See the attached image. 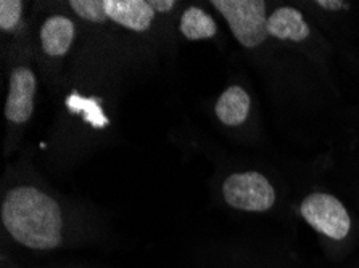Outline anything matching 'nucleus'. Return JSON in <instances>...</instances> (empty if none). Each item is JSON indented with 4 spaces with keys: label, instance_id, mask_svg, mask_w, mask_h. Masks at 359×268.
<instances>
[{
    "label": "nucleus",
    "instance_id": "f257e3e1",
    "mask_svg": "<svg viewBox=\"0 0 359 268\" xmlns=\"http://www.w3.org/2000/svg\"><path fill=\"white\" fill-rule=\"evenodd\" d=\"M0 218L7 237L20 248L34 253L60 251L72 239L62 206L31 185L10 188L5 193Z\"/></svg>",
    "mask_w": 359,
    "mask_h": 268
},
{
    "label": "nucleus",
    "instance_id": "f03ea898",
    "mask_svg": "<svg viewBox=\"0 0 359 268\" xmlns=\"http://www.w3.org/2000/svg\"><path fill=\"white\" fill-rule=\"evenodd\" d=\"M211 5L222 15L242 47L257 48L268 39L269 16L263 0H213Z\"/></svg>",
    "mask_w": 359,
    "mask_h": 268
},
{
    "label": "nucleus",
    "instance_id": "7ed1b4c3",
    "mask_svg": "<svg viewBox=\"0 0 359 268\" xmlns=\"http://www.w3.org/2000/svg\"><path fill=\"white\" fill-rule=\"evenodd\" d=\"M300 214L314 232L330 241L341 243L351 233V217L339 198L329 193H311L302 201Z\"/></svg>",
    "mask_w": 359,
    "mask_h": 268
},
{
    "label": "nucleus",
    "instance_id": "20e7f679",
    "mask_svg": "<svg viewBox=\"0 0 359 268\" xmlns=\"http://www.w3.org/2000/svg\"><path fill=\"white\" fill-rule=\"evenodd\" d=\"M222 196L231 207L243 212H268L276 204V190L263 174L250 171L229 175Z\"/></svg>",
    "mask_w": 359,
    "mask_h": 268
},
{
    "label": "nucleus",
    "instance_id": "39448f33",
    "mask_svg": "<svg viewBox=\"0 0 359 268\" xmlns=\"http://www.w3.org/2000/svg\"><path fill=\"white\" fill-rule=\"evenodd\" d=\"M37 79L28 66H18L8 79V94L5 101V118L8 122L26 124L34 113Z\"/></svg>",
    "mask_w": 359,
    "mask_h": 268
},
{
    "label": "nucleus",
    "instance_id": "423d86ee",
    "mask_svg": "<svg viewBox=\"0 0 359 268\" xmlns=\"http://www.w3.org/2000/svg\"><path fill=\"white\" fill-rule=\"evenodd\" d=\"M108 21H113L126 29L145 32L151 27L155 10L145 0H103Z\"/></svg>",
    "mask_w": 359,
    "mask_h": 268
},
{
    "label": "nucleus",
    "instance_id": "0eeeda50",
    "mask_svg": "<svg viewBox=\"0 0 359 268\" xmlns=\"http://www.w3.org/2000/svg\"><path fill=\"white\" fill-rule=\"evenodd\" d=\"M76 37V26L68 16L52 15L41 27V47L48 57H65Z\"/></svg>",
    "mask_w": 359,
    "mask_h": 268
},
{
    "label": "nucleus",
    "instance_id": "6e6552de",
    "mask_svg": "<svg viewBox=\"0 0 359 268\" xmlns=\"http://www.w3.org/2000/svg\"><path fill=\"white\" fill-rule=\"evenodd\" d=\"M268 34L279 41L303 42L311 34V29L300 10L293 7H279L269 15Z\"/></svg>",
    "mask_w": 359,
    "mask_h": 268
},
{
    "label": "nucleus",
    "instance_id": "1a4fd4ad",
    "mask_svg": "<svg viewBox=\"0 0 359 268\" xmlns=\"http://www.w3.org/2000/svg\"><path fill=\"white\" fill-rule=\"evenodd\" d=\"M250 109H252V98L241 85H232L222 92L215 106L217 119L229 127H237L247 121Z\"/></svg>",
    "mask_w": 359,
    "mask_h": 268
},
{
    "label": "nucleus",
    "instance_id": "9d476101",
    "mask_svg": "<svg viewBox=\"0 0 359 268\" xmlns=\"http://www.w3.org/2000/svg\"><path fill=\"white\" fill-rule=\"evenodd\" d=\"M179 31L187 41H205L217 34V24L203 8L189 7L181 16Z\"/></svg>",
    "mask_w": 359,
    "mask_h": 268
},
{
    "label": "nucleus",
    "instance_id": "9b49d317",
    "mask_svg": "<svg viewBox=\"0 0 359 268\" xmlns=\"http://www.w3.org/2000/svg\"><path fill=\"white\" fill-rule=\"evenodd\" d=\"M69 7L81 20L89 21V23H107L108 21L103 0H72Z\"/></svg>",
    "mask_w": 359,
    "mask_h": 268
},
{
    "label": "nucleus",
    "instance_id": "f8f14e48",
    "mask_svg": "<svg viewBox=\"0 0 359 268\" xmlns=\"http://www.w3.org/2000/svg\"><path fill=\"white\" fill-rule=\"evenodd\" d=\"M23 16V2L20 0H2L0 2V29L12 32L21 23Z\"/></svg>",
    "mask_w": 359,
    "mask_h": 268
},
{
    "label": "nucleus",
    "instance_id": "ddd939ff",
    "mask_svg": "<svg viewBox=\"0 0 359 268\" xmlns=\"http://www.w3.org/2000/svg\"><path fill=\"white\" fill-rule=\"evenodd\" d=\"M316 5L324 10H330V12H337V10H344L348 7V3L341 2V0H318Z\"/></svg>",
    "mask_w": 359,
    "mask_h": 268
},
{
    "label": "nucleus",
    "instance_id": "4468645a",
    "mask_svg": "<svg viewBox=\"0 0 359 268\" xmlns=\"http://www.w3.org/2000/svg\"><path fill=\"white\" fill-rule=\"evenodd\" d=\"M150 5L154 7V10H158V12H170V10L176 7V2L174 0H166V2L154 0V2H150Z\"/></svg>",
    "mask_w": 359,
    "mask_h": 268
},
{
    "label": "nucleus",
    "instance_id": "2eb2a0df",
    "mask_svg": "<svg viewBox=\"0 0 359 268\" xmlns=\"http://www.w3.org/2000/svg\"><path fill=\"white\" fill-rule=\"evenodd\" d=\"M86 268H89V267H86Z\"/></svg>",
    "mask_w": 359,
    "mask_h": 268
}]
</instances>
